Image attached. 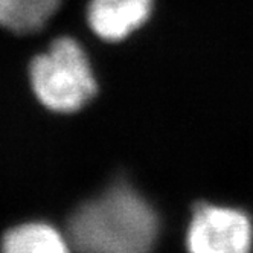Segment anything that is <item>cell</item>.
<instances>
[{
  "instance_id": "1",
  "label": "cell",
  "mask_w": 253,
  "mask_h": 253,
  "mask_svg": "<svg viewBox=\"0 0 253 253\" xmlns=\"http://www.w3.org/2000/svg\"><path fill=\"white\" fill-rule=\"evenodd\" d=\"M159 218L126 183H116L70 216L67 238L78 253H151Z\"/></svg>"
},
{
  "instance_id": "2",
  "label": "cell",
  "mask_w": 253,
  "mask_h": 253,
  "mask_svg": "<svg viewBox=\"0 0 253 253\" xmlns=\"http://www.w3.org/2000/svg\"><path fill=\"white\" fill-rule=\"evenodd\" d=\"M31 85L52 112L74 113L96 95V80L83 46L70 37L53 40L29 67Z\"/></svg>"
},
{
  "instance_id": "3",
  "label": "cell",
  "mask_w": 253,
  "mask_h": 253,
  "mask_svg": "<svg viewBox=\"0 0 253 253\" xmlns=\"http://www.w3.org/2000/svg\"><path fill=\"white\" fill-rule=\"evenodd\" d=\"M252 223L237 209L200 205L188 230L189 253H252Z\"/></svg>"
},
{
  "instance_id": "4",
  "label": "cell",
  "mask_w": 253,
  "mask_h": 253,
  "mask_svg": "<svg viewBox=\"0 0 253 253\" xmlns=\"http://www.w3.org/2000/svg\"><path fill=\"white\" fill-rule=\"evenodd\" d=\"M153 0H90L88 26L105 42H121L150 19Z\"/></svg>"
},
{
  "instance_id": "5",
  "label": "cell",
  "mask_w": 253,
  "mask_h": 253,
  "mask_svg": "<svg viewBox=\"0 0 253 253\" xmlns=\"http://www.w3.org/2000/svg\"><path fill=\"white\" fill-rule=\"evenodd\" d=\"M69 238L46 223H26L6 232L0 253H70Z\"/></svg>"
},
{
  "instance_id": "6",
  "label": "cell",
  "mask_w": 253,
  "mask_h": 253,
  "mask_svg": "<svg viewBox=\"0 0 253 253\" xmlns=\"http://www.w3.org/2000/svg\"><path fill=\"white\" fill-rule=\"evenodd\" d=\"M61 0H0V26L17 34L43 28L60 8Z\"/></svg>"
}]
</instances>
